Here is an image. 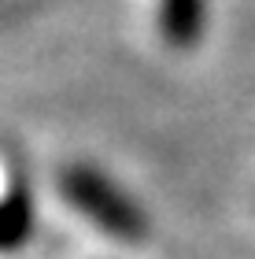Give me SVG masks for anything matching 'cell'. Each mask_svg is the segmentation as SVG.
Here are the masks:
<instances>
[{"label":"cell","instance_id":"1","mask_svg":"<svg viewBox=\"0 0 255 259\" xmlns=\"http://www.w3.org/2000/svg\"><path fill=\"white\" fill-rule=\"evenodd\" d=\"M56 189L85 222L104 230L115 241H144L148 237V219L141 204L122 193L104 170L89 163H71L56 174Z\"/></svg>","mask_w":255,"mask_h":259},{"label":"cell","instance_id":"3","mask_svg":"<svg viewBox=\"0 0 255 259\" xmlns=\"http://www.w3.org/2000/svg\"><path fill=\"white\" fill-rule=\"evenodd\" d=\"M33 237V200L26 185L15 182L0 196V252H15Z\"/></svg>","mask_w":255,"mask_h":259},{"label":"cell","instance_id":"2","mask_svg":"<svg viewBox=\"0 0 255 259\" xmlns=\"http://www.w3.org/2000/svg\"><path fill=\"white\" fill-rule=\"evenodd\" d=\"M207 19V0H159L156 8V26L174 52H189L200 45Z\"/></svg>","mask_w":255,"mask_h":259}]
</instances>
